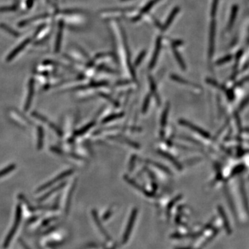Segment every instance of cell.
<instances>
[{"instance_id": "obj_1", "label": "cell", "mask_w": 249, "mask_h": 249, "mask_svg": "<svg viewBox=\"0 0 249 249\" xmlns=\"http://www.w3.org/2000/svg\"><path fill=\"white\" fill-rule=\"evenodd\" d=\"M73 171H74L73 170H68L64 171V172H62V173H61L60 174H58V175L57 176H55L54 179H53L52 180L49 181H48L47 183H45V184H44L42 186H40V188L37 190V192H41V191L45 190H46V189L49 188L50 186L54 185L55 183H56L57 182L60 181L62 180L64 178H66V177H67L68 176H70L71 174H72L73 173Z\"/></svg>"}, {"instance_id": "obj_2", "label": "cell", "mask_w": 249, "mask_h": 249, "mask_svg": "<svg viewBox=\"0 0 249 249\" xmlns=\"http://www.w3.org/2000/svg\"><path fill=\"white\" fill-rule=\"evenodd\" d=\"M32 115L33 116L35 117V118H37V119H39V120H40L41 121H42V122H44V123H46L48 125L51 127V128L54 131V132H55V133L57 134L59 136H62V130L59 128V127H58V126H56L55 124H54L53 123H51V121H49L47 118H46V117H45L44 116H42V115H41L40 114H39V113H37V112H36V111H34L33 113L32 114Z\"/></svg>"}, {"instance_id": "obj_3", "label": "cell", "mask_w": 249, "mask_h": 249, "mask_svg": "<svg viewBox=\"0 0 249 249\" xmlns=\"http://www.w3.org/2000/svg\"><path fill=\"white\" fill-rule=\"evenodd\" d=\"M180 123H181L182 125H185L186 127H188L190 129H191L192 130L195 131V132H197L198 134H200L201 136L205 137V138H209V137H210V135L208 134L207 132H205V131L200 129L199 127H198L197 126L194 125H192L191 123L187 122V121H186V120H180Z\"/></svg>"}, {"instance_id": "obj_4", "label": "cell", "mask_w": 249, "mask_h": 249, "mask_svg": "<svg viewBox=\"0 0 249 249\" xmlns=\"http://www.w3.org/2000/svg\"><path fill=\"white\" fill-rule=\"evenodd\" d=\"M33 93H34L33 84V82H31L30 86H29V95H28V97L26 98V102H25V105H24L25 111H28L31 107V102H32V99L33 97Z\"/></svg>"}, {"instance_id": "obj_5", "label": "cell", "mask_w": 249, "mask_h": 249, "mask_svg": "<svg viewBox=\"0 0 249 249\" xmlns=\"http://www.w3.org/2000/svg\"><path fill=\"white\" fill-rule=\"evenodd\" d=\"M44 137H45V133H44V129L42 126L37 127V149L40 150L42 148L43 142H44Z\"/></svg>"}, {"instance_id": "obj_6", "label": "cell", "mask_w": 249, "mask_h": 249, "mask_svg": "<svg viewBox=\"0 0 249 249\" xmlns=\"http://www.w3.org/2000/svg\"><path fill=\"white\" fill-rule=\"evenodd\" d=\"M161 38H160V37H158V40H157V46H156L154 54L153 55V57H152V62H151V64H150V67L151 68L153 67L154 64L156 63V61H157L158 55V54H159V50L161 49Z\"/></svg>"}, {"instance_id": "obj_7", "label": "cell", "mask_w": 249, "mask_h": 249, "mask_svg": "<svg viewBox=\"0 0 249 249\" xmlns=\"http://www.w3.org/2000/svg\"><path fill=\"white\" fill-rule=\"evenodd\" d=\"M95 125V123L93 122H93H92V123H89V124H87V125H85V127H82V128H81V129H78V131H76V132H75V134H74L73 137L79 136H81V135L84 134H85L89 129H91L93 125Z\"/></svg>"}, {"instance_id": "obj_8", "label": "cell", "mask_w": 249, "mask_h": 249, "mask_svg": "<svg viewBox=\"0 0 249 249\" xmlns=\"http://www.w3.org/2000/svg\"><path fill=\"white\" fill-rule=\"evenodd\" d=\"M15 168H16V165L14 163L9 165V166H8L6 167L3 168L2 170H0V178L7 175L9 173H11L15 169Z\"/></svg>"}, {"instance_id": "obj_9", "label": "cell", "mask_w": 249, "mask_h": 249, "mask_svg": "<svg viewBox=\"0 0 249 249\" xmlns=\"http://www.w3.org/2000/svg\"><path fill=\"white\" fill-rule=\"evenodd\" d=\"M64 184H65L64 183H61V184H60V185H59V186H58L57 187H55V188H54V189L51 190H50L49 192H48L47 193H46V194L45 195L42 196V197L40 199V201H43V200H45V199L48 198V197H49V196H51L52 194H54V192H55L58 191L59 190H60V189L62 188V187H63V186H64Z\"/></svg>"}, {"instance_id": "obj_10", "label": "cell", "mask_w": 249, "mask_h": 249, "mask_svg": "<svg viewBox=\"0 0 249 249\" xmlns=\"http://www.w3.org/2000/svg\"><path fill=\"white\" fill-rule=\"evenodd\" d=\"M178 11H179L178 8L174 9V10L173 11V12H172V13H171V15L169 16V17L167 18V21H166V24H165L163 27L162 28V29H163V30H166V29H167V28L168 26H169V25H170V23L172 21L173 19L174 18V16H175V15L176 14V12H178Z\"/></svg>"}, {"instance_id": "obj_11", "label": "cell", "mask_w": 249, "mask_h": 249, "mask_svg": "<svg viewBox=\"0 0 249 249\" xmlns=\"http://www.w3.org/2000/svg\"><path fill=\"white\" fill-rule=\"evenodd\" d=\"M160 154H163V156H164L165 157L167 158V159H169L171 162H172L174 166H175L176 167H178V168L181 167V165L175 159H174V158L171 155L168 154L167 153H164V152H160Z\"/></svg>"}, {"instance_id": "obj_12", "label": "cell", "mask_w": 249, "mask_h": 249, "mask_svg": "<svg viewBox=\"0 0 249 249\" xmlns=\"http://www.w3.org/2000/svg\"><path fill=\"white\" fill-rule=\"evenodd\" d=\"M122 116V114H114V115H111V116H108L107 118H105V119L102 120V123H108L110 122V120H112L114 119H116V118H118Z\"/></svg>"}, {"instance_id": "obj_13", "label": "cell", "mask_w": 249, "mask_h": 249, "mask_svg": "<svg viewBox=\"0 0 249 249\" xmlns=\"http://www.w3.org/2000/svg\"><path fill=\"white\" fill-rule=\"evenodd\" d=\"M167 113H168V107H167L166 110H164V112L163 114V117H162V119H161V123H162V125L164 126L165 123H166V121L167 119Z\"/></svg>"}, {"instance_id": "obj_14", "label": "cell", "mask_w": 249, "mask_h": 249, "mask_svg": "<svg viewBox=\"0 0 249 249\" xmlns=\"http://www.w3.org/2000/svg\"><path fill=\"white\" fill-rule=\"evenodd\" d=\"M149 96H147V98H146L145 102H144V105H143V112H145L146 110H147V108H148V106L149 104Z\"/></svg>"}]
</instances>
